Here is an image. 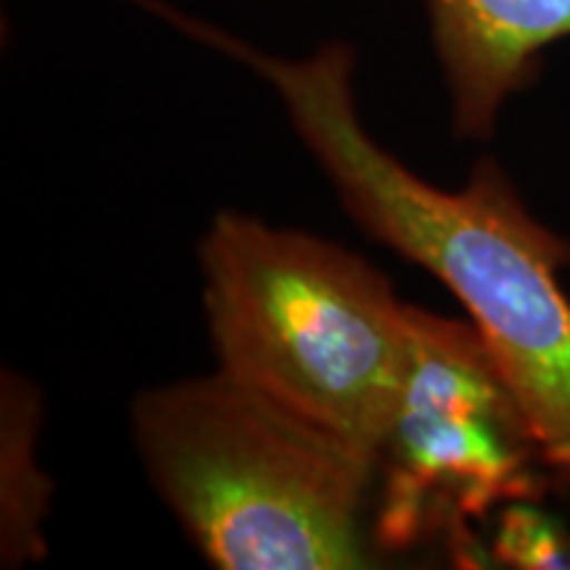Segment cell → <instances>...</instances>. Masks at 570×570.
I'll return each mask as SVG.
<instances>
[{
	"label": "cell",
	"mask_w": 570,
	"mask_h": 570,
	"mask_svg": "<svg viewBox=\"0 0 570 570\" xmlns=\"http://www.w3.org/2000/svg\"><path fill=\"white\" fill-rule=\"evenodd\" d=\"M148 9L273 85L354 223L439 277L465 306L529 420L541 465L570 491V298L560 283L570 240L525 209L489 156L460 190H444L377 146L356 114L348 46L327 42L306 59H277L156 0Z\"/></svg>",
	"instance_id": "6da1fadb"
},
{
	"label": "cell",
	"mask_w": 570,
	"mask_h": 570,
	"mask_svg": "<svg viewBox=\"0 0 570 570\" xmlns=\"http://www.w3.org/2000/svg\"><path fill=\"white\" fill-rule=\"evenodd\" d=\"M219 370L375 465L410 373V304L362 256L223 212L198 246Z\"/></svg>",
	"instance_id": "7a4b0ae2"
},
{
	"label": "cell",
	"mask_w": 570,
	"mask_h": 570,
	"mask_svg": "<svg viewBox=\"0 0 570 570\" xmlns=\"http://www.w3.org/2000/svg\"><path fill=\"white\" fill-rule=\"evenodd\" d=\"M132 431L156 491L212 566H365L373 462L223 370L140 394Z\"/></svg>",
	"instance_id": "3957f363"
},
{
	"label": "cell",
	"mask_w": 570,
	"mask_h": 570,
	"mask_svg": "<svg viewBox=\"0 0 570 570\" xmlns=\"http://www.w3.org/2000/svg\"><path fill=\"white\" fill-rule=\"evenodd\" d=\"M412 356L375 462V537L410 547L539 491L537 439L473 323L410 304Z\"/></svg>",
	"instance_id": "277c9868"
},
{
	"label": "cell",
	"mask_w": 570,
	"mask_h": 570,
	"mask_svg": "<svg viewBox=\"0 0 570 570\" xmlns=\"http://www.w3.org/2000/svg\"><path fill=\"white\" fill-rule=\"evenodd\" d=\"M428 19L462 140L491 138L541 53L570 38V0H428Z\"/></svg>",
	"instance_id": "5b68a950"
},
{
	"label": "cell",
	"mask_w": 570,
	"mask_h": 570,
	"mask_svg": "<svg viewBox=\"0 0 570 570\" xmlns=\"http://www.w3.org/2000/svg\"><path fill=\"white\" fill-rule=\"evenodd\" d=\"M497 554L520 568H570V541L523 504L504 510Z\"/></svg>",
	"instance_id": "8992f818"
}]
</instances>
